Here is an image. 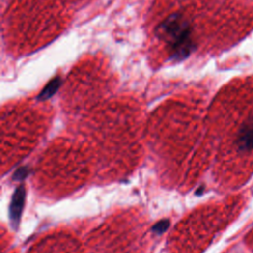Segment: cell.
<instances>
[{"mask_svg":"<svg viewBox=\"0 0 253 253\" xmlns=\"http://www.w3.org/2000/svg\"><path fill=\"white\" fill-rule=\"evenodd\" d=\"M237 145L240 150L253 149V123L245 125L239 133Z\"/></svg>","mask_w":253,"mask_h":253,"instance_id":"3","label":"cell"},{"mask_svg":"<svg viewBox=\"0 0 253 253\" xmlns=\"http://www.w3.org/2000/svg\"><path fill=\"white\" fill-rule=\"evenodd\" d=\"M191 27L189 22L181 14H173L161 22L156 34L170 48L172 56L177 59H184L194 49L191 39Z\"/></svg>","mask_w":253,"mask_h":253,"instance_id":"1","label":"cell"},{"mask_svg":"<svg viewBox=\"0 0 253 253\" xmlns=\"http://www.w3.org/2000/svg\"><path fill=\"white\" fill-rule=\"evenodd\" d=\"M60 85V80L59 78H55L54 80H52L48 85L46 86V88L42 91V93L40 94L39 96V99L40 100H46V99H49L50 97H52L56 92V90L58 89Z\"/></svg>","mask_w":253,"mask_h":253,"instance_id":"4","label":"cell"},{"mask_svg":"<svg viewBox=\"0 0 253 253\" xmlns=\"http://www.w3.org/2000/svg\"><path fill=\"white\" fill-rule=\"evenodd\" d=\"M25 197H26V190L23 185L19 186L12 197L11 204L9 207V218L11 221L12 225L15 227L17 226L21 215H22V210L24 207V202H25Z\"/></svg>","mask_w":253,"mask_h":253,"instance_id":"2","label":"cell"},{"mask_svg":"<svg viewBox=\"0 0 253 253\" xmlns=\"http://www.w3.org/2000/svg\"><path fill=\"white\" fill-rule=\"evenodd\" d=\"M27 174H28V169H27V168L26 167H21L14 173L13 179H15V180L24 179L27 176Z\"/></svg>","mask_w":253,"mask_h":253,"instance_id":"6","label":"cell"},{"mask_svg":"<svg viewBox=\"0 0 253 253\" xmlns=\"http://www.w3.org/2000/svg\"><path fill=\"white\" fill-rule=\"evenodd\" d=\"M169 225H170L169 221H168V220H162V221L156 223V224L153 225L152 231L155 232V233H157V234H161L162 232H164V231L168 228V226H169Z\"/></svg>","mask_w":253,"mask_h":253,"instance_id":"5","label":"cell"}]
</instances>
